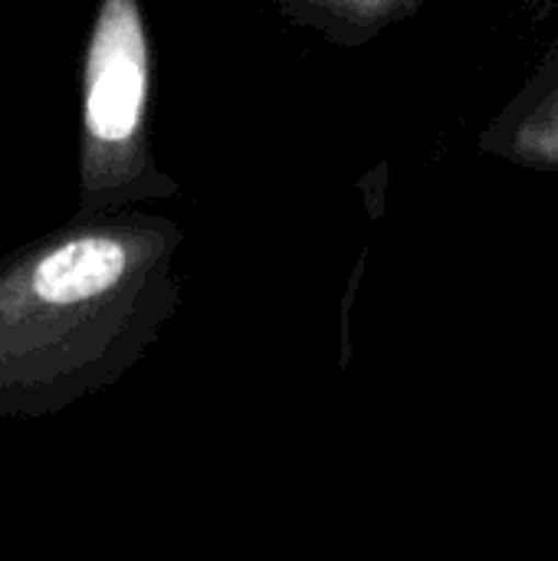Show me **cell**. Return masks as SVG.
Returning <instances> with one entry per match:
<instances>
[{"mask_svg":"<svg viewBox=\"0 0 558 561\" xmlns=\"http://www.w3.org/2000/svg\"><path fill=\"white\" fill-rule=\"evenodd\" d=\"M168 233L69 217L0 260V421L49 417L109 385L145 339Z\"/></svg>","mask_w":558,"mask_h":561,"instance_id":"obj_1","label":"cell"},{"mask_svg":"<svg viewBox=\"0 0 558 561\" xmlns=\"http://www.w3.org/2000/svg\"><path fill=\"white\" fill-rule=\"evenodd\" d=\"M151 53L138 0H99L79 79V207L99 217L145 191Z\"/></svg>","mask_w":558,"mask_h":561,"instance_id":"obj_2","label":"cell"}]
</instances>
